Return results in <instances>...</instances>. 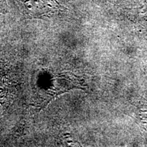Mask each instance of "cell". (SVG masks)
Returning <instances> with one entry per match:
<instances>
[{
    "mask_svg": "<svg viewBox=\"0 0 147 147\" xmlns=\"http://www.w3.org/2000/svg\"><path fill=\"white\" fill-rule=\"evenodd\" d=\"M6 8V1L5 0H0V11L3 12Z\"/></svg>",
    "mask_w": 147,
    "mask_h": 147,
    "instance_id": "obj_2",
    "label": "cell"
},
{
    "mask_svg": "<svg viewBox=\"0 0 147 147\" xmlns=\"http://www.w3.org/2000/svg\"><path fill=\"white\" fill-rule=\"evenodd\" d=\"M23 12L32 18L49 16L55 10V0H18Z\"/></svg>",
    "mask_w": 147,
    "mask_h": 147,
    "instance_id": "obj_1",
    "label": "cell"
}]
</instances>
